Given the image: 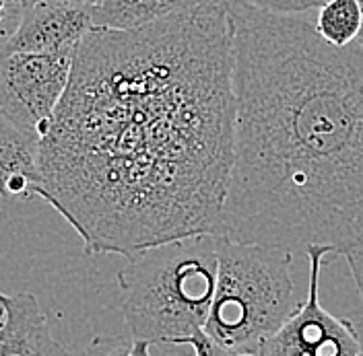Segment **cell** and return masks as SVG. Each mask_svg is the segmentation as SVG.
<instances>
[{
    "mask_svg": "<svg viewBox=\"0 0 363 356\" xmlns=\"http://www.w3.org/2000/svg\"><path fill=\"white\" fill-rule=\"evenodd\" d=\"M363 11L359 0H326L318 8L316 29L324 42L349 47L357 42L362 31Z\"/></svg>",
    "mask_w": 363,
    "mask_h": 356,
    "instance_id": "8fae6325",
    "label": "cell"
},
{
    "mask_svg": "<svg viewBox=\"0 0 363 356\" xmlns=\"http://www.w3.org/2000/svg\"><path fill=\"white\" fill-rule=\"evenodd\" d=\"M83 356H136L135 342L130 334L97 335L91 340L89 348Z\"/></svg>",
    "mask_w": 363,
    "mask_h": 356,
    "instance_id": "7c38bea8",
    "label": "cell"
},
{
    "mask_svg": "<svg viewBox=\"0 0 363 356\" xmlns=\"http://www.w3.org/2000/svg\"><path fill=\"white\" fill-rule=\"evenodd\" d=\"M6 299H9V294H4V292H0V311H2V305L6 303Z\"/></svg>",
    "mask_w": 363,
    "mask_h": 356,
    "instance_id": "ffe728a7",
    "label": "cell"
},
{
    "mask_svg": "<svg viewBox=\"0 0 363 356\" xmlns=\"http://www.w3.org/2000/svg\"><path fill=\"white\" fill-rule=\"evenodd\" d=\"M203 2L208 0H99L93 6V23L106 29H138Z\"/></svg>",
    "mask_w": 363,
    "mask_h": 356,
    "instance_id": "30bf717a",
    "label": "cell"
},
{
    "mask_svg": "<svg viewBox=\"0 0 363 356\" xmlns=\"http://www.w3.org/2000/svg\"><path fill=\"white\" fill-rule=\"evenodd\" d=\"M217 287L204 323L227 352H256L295 309L294 253L217 235Z\"/></svg>",
    "mask_w": 363,
    "mask_h": 356,
    "instance_id": "277c9868",
    "label": "cell"
},
{
    "mask_svg": "<svg viewBox=\"0 0 363 356\" xmlns=\"http://www.w3.org/2000/svg\"><path fill=\"white\" fill-rule=\"evenodd\" d=\"M118 270L122 315L136 356L203 330L217 287V235L204 233L145 249Z\"/></svg>",
    "mask_w": 363,
    "mask_h": 356,
    "instance_id": "3957f363",
    "label": "cell"
},
{
    "mask_svg": "<svg viewBox=\"0 0 363 356\" xmlns=\"http://www.w3.org/2000/svg\"><path fill=\"white\" fill-rule=\"evenodd\" d=\"M33 2H54V4H72V6H95L99 0H27V4Z\"/></svg>",
    "mask_w": 363,
    "mask_h": 356,
    "instance_id": "2e32d148",
    "label": "cell"
},
{
    "mask_svg": "<svg viewBox=\"0 0 363 356\" xmlns=\"http://www.w3.org/2000/svg\"><path fill=\"white\" fill-rule=\"evenodd\" d=\"M362 2V11H363V0H359ZM355 45L359 47L363 52V23H362V31H359V35H357V42H355Z\"/></svg>",
    "mask_w": 363,
    "mask_h": 356,
    "instance_id": "ac0fdd59",
    "label": "cell"
},
{
    "mask_svg": "<svg viewBox=\"0 0 363 356\" xmlns=\"http://www.w3.org/2000/svg\"><path fill=\"white\" fill-rule=\"evenodd\" d=\"M227 8L238 113L217 235L363 264V52L299 15Z\"/></svg>",
    "mask_w": 363,
    "mask_h": 356,
    "instance_id": "7a4b0ae2",
    "label": "cell"
},
{
    "mask_svg": "<svg viewBox=\"0 0 363 356\" xmlns=\"http://www.w3.org/2000/svg\"><path fill=\"white\" fill-rule=\"evenodd\" d=\"M233 67L227 0L83 38L38 169L40 200L85 253L128 260L217 235L235 155Z\"/></svg>",
    "mask_w": 363,
    "mask_h": 356,
    "instance_id": "6da1fadb",
    "label": "cell"
},
{
    "mask_svg": "<svg viewBox=\"0 0 363 356\" xmlns=\"http://www.w3.org/2000/svg\"><path fill=\"white\" fill-rule=\"evenodd\" d=\"M40 138L23 132L0 113V198L40 200L42 178L38 169Z\"/></svg>",
    "mask_w": 363,
    "mask_h": 356,
    "instance_id": "9c48e42d",
    "label": "cell"
},
{
    "mask_svg": "<svg viewBox=\"0 0 363 356\" xmlns=\"http://www.w3.org/2000/svg\"><path fill=\"white\" fill-rule=\"evenodd\" d=\"M324 2H326V0H318V4H320V6H322V4H324Z\"/></svg>",
    "mask_w": 363,
    "mask_h": 356,
    "instance_id": "44dd1931",
    "label": "cell"
},
{
    "mask_svg": "<svg viewBox=\"0 0 363 356\" xmlns=\"http://www.w3.org/2000/svg\"><path fill=\"white\" fill-rule=\"evenodd\" d=\"M310 262L308 297L299 303L287 321L267 335L258 356H363L359 326L337 317L320 305V274L324 264L335 260L328 247H310L303 253Z\"/></svg>",
    "mask_w": 363,
    "mask_h": 356,
    "instance_id": "8992f818",
    "label": "cell"
},
{
    "mask_svg": "<svg viewBox=\"0 0 363 356\" xmlns=\"http://www.w3.org/2000/svg\"><path fill=\"white\" fill-rule=\"evenodd\" d=\"M246 4L267 11V13H274V15H303L308 11L320 8L318 0H244Z\"/></svg>",
    "mask_w": 363,
    "mask_h": 356,
    "instance_id": "4fadbf2b",
    "label": "cell"
},
{
    "mask_svg": "<svg viewBox=\"0 0 363 356\" xmlns=\"http://www.w3.org/2000/svg\"><path fill=\"white\" fill-rule=\"evenodd\" d=\"M25 0H0V52L15 35L25 13Z\"/></svg>",
    "mask_w": 363,
    "mask_h": 356,
    "instance_id": "5bb4252c",
    "label": "cell"
},
{
    "mask_svg": "<svg viewBox=\"0 0 363 356\" xmlns=\"http://www.w3.org/2000/svg\"><path fill=\"white\" fill-rule=\"evenodd\" d=\"M0 356H70L52 335L44 309L29 290L9 294L2 305Z\"/></svg>",
    "mask_w": 363,
    "mask_h": 356,
    "instance_id": "ba28073f",
    "label": "cell"
},
{
    "mask_svg": "<svg viewBox=\"0 0 363 356\" xmlns=\"http://www.w3.org/2000/svg\"><path fill=\"white\" fill-rule=\"evenodd\" d=\"M77 50L0 52V113L23 132L44 138L70 83Z\"/></svg>",
    "mask_w": 363,
    "mask_h": 356,
    "instance_id": "5b68a950",
    "label": "cell"
},
{
    "mask_svg": "<svg viewBox=\"0 0 363 356\" xmlns=\"http://www.w3.org/2000/svg\"><path fill=\"white\" fill-rule=\"evenodd\" d=\"M93 27H95L93 6L33 2L25 6L23 19L15 35L2 50H21V52L77 50Z\"/></svg>",
    "mask_w": 363,
    "mask_h": 356,
    "instance_id": "52a82bcc",
    "label": "cell"
},
{
    "mask_svg": "<svg viewBox=\"0 0 363 356\" xmlns=\"http://www.w3.org/2000/svg\"><path fill=\"white\" fill-rule=\"evenodd\" d=\"M355 287H357V292H359V297H362V305H363V278H357V280H355ZM357 326H359V332H362V338H363V317L357 321Z\"/></svg>",
    "mask_w": 363,
    "mask_h": 356,
    "instance_id": "e0dca14e",
    "label": "cell"
},
{
    "mask_svg": "<svg viewBox=\"0 0 363 356\" xmlns=\"http://www.w3.org/2000/svg\"><path fill=\"white\" fill-rule=\"evenodd\" d=\"M182 344L192 346L194 356H227V350L223 346H219L211 335L206 334V330H199L192 335H188Z\"/></svg>",
    "mask_w": 363,
    "mask_h": 356,
    "instance_id": "9a60e30c",
    "label": "cell"
},
{
    "mask_svg": "<svg viewBox=\"0 0 363 356\" xmlns=\"http://www.w3.org/2000/svg\"><path fill=\"white\" fill-rule=\"evenodd\" d=\"M227 356H258L256 352H227Z\"/></svg>",
    "mask_w": 363,
    "mask_h": 356,
    "instance_id": "d6986e66",
    "label": "cell"
}]
</instances>
